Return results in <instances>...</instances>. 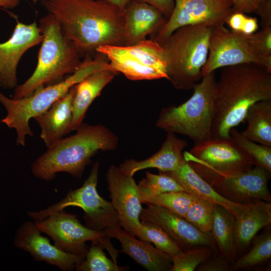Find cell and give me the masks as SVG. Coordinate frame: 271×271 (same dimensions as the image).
Masks as SVG:
<instances>
[{
  "label": "cell",
  "mask_w": 271,
  "mask_h": 271,
  "mask_svg": "<svg viewBox=\"0 0 271 271\" xmlns=\"http://www.w3.org/2000/svg\"><path fill=\"white\" fill-rule=\"evenodd\" d=\"M216 82L215 71L202 77L187 100L161 110L156 126L167 133L185 136L195 144L211 139Z\"/></svg>",
  "instance_id": "cell-7"
},
{
  "label": "cell",
  "mask_w": 271,
  "mask_h": 271,
  "mask_svg": "<svg viewBox=\"0 0 271 271\" xmlns=\"http://www.w3.org/2000/svg\"><path fill=\"white\" fill-rule=\"evenodd\" d=\"M41 233L34 222L26 221L17 231L14 245L28 252L35 261L55 265L62 271L73 270L76 264L84 259L57 248Z\"/></svg>",
  "instance_id": "cell-17"
},
{
  "label": "cell",
  "mask_w": 271,
  "mask_h": 271,
  "mask_svg": "<svg viewBox=\"0 0 271 271\" xmlns=\"http://www.w3.org/2000/svg\"><path fill=\"white\" fill-rule=\"evenodd\" d=\"M164 173L172 177L187 193L224 207L234 217L243 206V204L232 202L217 193L184 159L176 170Z\"/></svg>",
  "instance_id": "cell-23"
},
{
  "label": "cell",
  "mask_w": 271,
  "mask_h": 271,
  "mask_svg": "<svg viewBox=\"0 0 271 271\" xmlns=\"http://www.w3.org/2000/svg\"><path fill=\"white\" fill-rule=\"evenodd\" d=\"M142 226L134 236L147 242H152L158 249L171 256L183 253V250L164 230L157 225L141 221Z\"/></svg>",
  "instance_id": "cell-30"
},
{
  "label": "cell",
  "mask_w": 271,
  "mask_h": 271,
  "mask_svg": "<svg viewBox=\"0 0 271 271\" xmlns=\"http://www.w3.org/2000/svg\"><path fill=\"white\" fill-rule=\"evenodd\" d=\"M187 142L168 132L166 140L160 149L150 157L141 161L129 159L124 161L119 166L124 173L133 176L138 171L149 168H156L160 172H171L176 170L184 160L183 149Z\"/></svg>",
  "instance_id": "cell-21"
},
{
  "label": "cell",
  "mask_w": 271,
  "mask_h": 271,
  "mask_svg": "<svg viewBox=\"0 0 271 271\" xmlns=\"http://www.w3.org/2000/svg\"><path fill=\"white\" fill-rule=\"evenodd\" d=\"M271 257V233L263 232L256 237L250 250L232 265L234 270L253 266L264 262Z\"/></svg>",
  "instance_id": "cell-33"
},
{
  "label": "cell",
  "mask_w": 271,
  "mask_h": 271,
  "mask_svg": "<svg viewBox=\"0 0 271 271\" xmlns=\"http://www.w3.org/2000/svg\"><path fill=\"white\" fill-rule=\"evenodd\" d=\"M254 13L259 16L262 28L271 27V0H263Z\"/></svg>",
  "instance_id": "cell-41"
},
{
  "label": "cell",
  "mask_w": 271,
  "mask_h": 271,
  "mask_svg": "<svg viewBox=\"0 0 271 271\" xmlns=\"http://www.w3.org/2000/svg\"><path fill=\"white\" fill-rule=\"evenodd\" d=\"M105 235L115 238L120 243L123 252L141 266L149 271H171L172 256L150 244L149 242L136 238L120 226L109 229Z\"/></svg>",
  "instance_id": "cell-18"
},
{
  "label": "cell",
  "mask_w": 271,
  "mask_h": 271,
  "mask_svg": "<svg viewBox=\"0 0 271 271\" xmlns=\"http://www.w3.org/2000/svg\"><path fill=\"white\" fill-rule=\"evenodd\" d=\"M38 27L43 39L37 67L24 83L16 86L13 98L29 96L39 87L62 81L66 74L73 73L81 63V53L64 34L53 15L49 13L42 17Z\"/></svg>",
  "instance_id": "cell-4"
},
{
  "label": "cell",
  "mask_w": 271,
  "mask_h": 271,
  "mask_svg": "<svg viewBox=\"0 0 271 271\" xmlns=\"http://www.w3.org/2000/svg\"><path fill=\"white\" fill-rule=\"evenodd\" d=\"M212 28L205 24L185 26L159 43L164 50L167 79L175 88L191 90L202 78Z\"/></svg>",
  "instance_id": "cell-6"
},
{
  "label": "cell",
  "mask_w": 271,
  "mask_h": 271,
  "mask_svg": "<svg viewBox=\"0 0 271 271\" xmlns=\"http://www.w3.org/2000/svg\"><path fill=\"white\" fill-rule=\"evenodd\" d=\"M247 36L229 30L224 25L213 27L207 59L201 71L202 77L220 68L245 63L259 65L271 73V60L255 53Z\"/></svg>",
  "instance_id": "cell-11"
},
{
  "label": "cell",
  "mask_w": 271,
  "mask_h": 271,
  "mask_svg": "<svg viewBox=\"0 0 271 271\" xmlns=\"http://www.w3.org/2000/svg\"><path fill=\"white\" fill-rule=\"evenodd\" d=\"M116 48L118 51L135 58L146 65L166 72L164 50L159 43L152 39H145L132 45L116 46Z\"/></svg>",
  "instance_id": "cell-28"
},
{
  "label": "cell",
  "mask_w": 271,
  "mask_h": 271,
  "mask_svg": "<svg viewBox=\"0 0 271 271\" xmlns=\"http://www.w3.org/2000/svg\"><path fill=\"white\" fill-rule=\"evenodd\" d=\"M74 86L42 114L34 118L41 131L40 137L47 148L72 130Z\"/></svg>",
  "instance_id": "cell-20"
},
{
  "label": "cell",
  "mask_w": 271,
  "mask_h": 271,
  "mask_svg": "<svg viewBox=\"0 0 271 271\" xmlns=\"http://www.w3.org/2000/svg\"><path fill=\"white\" fill-rule=\"evenodd\" d=\"M233 12L250 13L255 12L263 0H230Z\"/></svg>",
  "instance_id": "cell-40"
},
{
  "label": "cell",
  "mask_w": 271,
  "mask_h": 271,
  "mask_svg": "<svg viewBox=\"0 0 271 271\" xmlns=\"http://www.w3.org/2000/svg\"><path fill=\"white\" fill-rule=\"evenodd\" d=\"M76 130L73 135L48 147L32 163L31 171L35 177L48 181L57 173L66 172L80 178L93 156L117 147L118 137L103 125L82 123Z\"/></svg>",
  "instance_id": "cell-3"
},
{
  "label": "cell",
  "mask_w": 271,
  "mask_h": 271,
  "mask_svg": "<svg viewBox=\"0 0 271 271\" xmlns=\"http://www.w3.org/2000/svg\"><path fill=\"white\" fill-rule=\"evenodd\" d=\"M230 139L252 160L254 165L271 172V147L255 143L243 137L235 127L229 132Z\"/></svg>",
  "instance_id": "cell-31"
},
{
  "label": "cell",
  "mask_w": 271,
  "mask_h": 271,
  "mask_svg": "<svg viewBox=\"0 0 271 271\" xmlns=\"http://www.w3.org/2000/svg\"><path fill=\"white\" fill-rule=\"evenodd\" d=\"M194 198V196L186 191H172L146 198L142 201V203L151 204L165 208L185 218Z\"/></svg>",
  "instance_id": "cell-32"
},
{
  "label": "cell",
  "mask_w": 271,
  "mask_h": 271,
  "mask_svg": "<svg viewBox=\"0 0 271 271\" xmlns=\"http://www.w3.org/2000/svg\"><path fill=\"white\" fill-rule=\"evenodd\" d=\"M106 179L110 202L117 212L120 227L134 236L142 226L140 217L143 208L133 176L111 165L107 169Z\"/></svg>",
  "instance_id": "cell-13"
},
{
  "label": "cell",
  "mask_w": 271,
  "mask_h": 271,
  "mask_svg": "<svg viewBox=\"0 0 271 271\" xmlns=\"http://www.w3.org/2000/svg\"><path fill=\"white\" fill-rule=\"evenodd\" d=\"M198 271H227L229 264L227 259L223 257H217L208 259L196 268Z\"/></svg>",
  "instance_id": "cell-39"
},
{
  "label": "cell",
  "mask_w": 271,
  "mask_h": 271,
  "mask_svg": "<svg viewBox=\"0 0 271 271\" xmlns=\"http://www.w3.org/2000/svg\"><path fill=\"white\" fill-rule=\"evenodd\" d=\"M270 173L257 166L246 171L217 178L209 184L219 194L235 203L254 200L270 202L267 187Z\"/></svg>",
  "instance_id": "cell-14"
},
{
  "label": "cell",
  "mask_w": 271,
  "mask_h": 271,
  "mask_svg": "<svg viewBox=\"0 0 271 271\" xmlns=\"http://www.w3.org/2000/svg\"><path fill=\"white\" fill-rule=\"evenodd\" d=\"M159 10L165 17L169 18L174 10L175 0H141Z\"/></svg>",
  "instance_id": "cell-42"
},
{
  "label": "cell",
  "mask_w": 271,
  "mask_h": 271,
  "mask_svg": "<svg viewBox=\"0 0 271 271\" xmlns=\"http://www.w3.org/2000/svg\"><path fill=\"white\" fill-rule=\"evenodd\" d=\"M232 31L245 35H250L258 29V20L255 17H250L244 13L233 12L226 19L225 23Z\"/></svg>",
  "instance_id": "cell-38"
},
{
  "label": "cell",
  "mask_w": 271,
  "mask_h": 271,
  "mask_svg": "<svg viewBox=\"0 0 271 271\" xmlns=\"http://www.w3.org/2000/svg\"><path fill=\"white\" fill-rule=\"evenodd\" d=\"M96 52L103 55L112 67L131 80L167 79L165 71L146 65L134 58L119 52L114 45H105L97 48Z\"/></svg>",
  "instance_id": "cell-25"
},
{
  "label": "cell",
  "mask_w": 271,
  "mask_h": 271,
  "mask_svg": "<svg viewBox=\"0 0 271 271\" xmlns=\"http://www.w3.org/2000/svg\"><path fill=\"white\" fill-rule=\"evenodd\" d=\"M234 217L224 207L215 204L210 233L222 257L232 259L236 249L234 235Z\"/></svg>",
  "instance_id": "cell-27"
},
{
  "label": "cell",
  "mask_w": 271,
  "mask_h": 271,
  "mask_svg": "<svg viewBox=\"0 0 271 271\" xmlns=\"http://www.w3.org/2000/svg\"><path fill=\"white\" fill-rule=\"evenodd\" d=\"M248 43L259 56L271 60V27L262 28L254 33L247 36Z\"/></svg>",
  "instance_id": "cell-37"
},
{
  "label": "cell",
  "mask_w": 271,
  "mask_h": 271,
  "mask_svg": "<svg viewBox=\"0 0 271 271\" xmlns=\"http://www.w3.org/2000/svg\"><path fill=\"white\" fill-rule=\"evenodd\" d=\"M99 169V164L96 161L80 188L69 190L64 198L47 208L27 212V214L34 220H42L66 207L75 206L84 211V225L92 230L104 234L109 229L120 226L117 212L111 202L102 198L97 191Z\"/></svg>",
  "instance_id": "cell-8"
},
{
  "label": "cell",
  "mask_w": 271,
  "mask_h": 271,
  "mask_svg": "<svg viewBox=\"0 0 271 271\" xmlns=\"http://www.w3.org/2000/svg\"><path fill=\"white\" fill-rule=\"evenodd\" d=\"M184 159L209 184L223 176L252 168L250 157L230 139L211 138L195 144Z\"/></svg>",
  "instance_id": "cell-9"
},
{
  "label": "cell",
  "mask_w": 271,
  "mask_h": 271,
  "mask_svg": "<svg viewBox=\"0 0 271 271\" xmlns=\"http://www.w3.org/2000/svg\"><path fill=\"white\" fill-rule=\"evenodd\" d=\"M246 128L241 133L255 143L271 147V99L258 101L248 109Z\"/></svg>",
  "instance_id": "cell-26"
},
{
  "label": "cell",
  "mask_w": 271,
  "mask_h": 271,
  "mask_svg": "<svg viewBox=\"0 0 271 271\" xmlns=\"http://www.w3.org/2000/svg\"><path fill=\"white\" fill-rule=\"evenodd\" d=\"M232 13L230 0H175L172 13L152 40L159 43L185 26L224 25Z\"/></svg>",
  "instance_id": "cell-12"
},
{
  "label": "cell",
  "mask_w": 271,
  "mask_h": 271,
  "mask_svg": "<svg viewBox=\"0 0 271 271\" xmlns=\"http://www.w3.org/2000/svg\"><path fill=\"white\" fill-rule=\"evenodd\" d=\"M43 39L36 22L28 25L17 22L11 37L0 43L1 87L17 86V69L20 60L28 50L42 42Z\"/></svg>",
  "instance_id": "cell-16"
},
{
  "label": "cell",
  "mask_w": 271,
  "mask_h": 271,
  "mask_svg": "<svg viewBox=\"0 0 271 271\" xmlns=\"http://www.w3.org/2000/svg\"><path fill=\"white\" fill-rule=\"evenodd\" d=\"M141 202L148 198L172 191H185L170 175L160 172L159 174L146 173V177L137 184Z\"/></svg>",
  "instance_id": "cell-29"
},
{
  "label": "cell",
  "mask_w": 271,
  "mask_h": 271,
  "mask_svg": "<svg viewBox=\"0 0 271 271\" xmlns=\"http://www.w3.org/2000/svg\"><path fill=\"white\" fill-rule=\"evenodd\" d=\"M75 269L77 271H123L126 268L107 258L100 246L92 244L85 258L76 264Z\"/></svg>",
  "instance_id": "cell-35"
},
{
  "label": "cell",
  "mask_w": 271,
  "mask_h": 271,
  "mask_svg": "<svg viewBox=\"0 0 271 271\" xmlns=\"http://www.w3.org/2000/svg\"><path fill=\"white\" fill-rule=\"evenodd\" d=\"M215 205L212 202L194 196L184 218L201 231L210 233Z\"/></svg>",
  "instance_id": "cell-34"
},
{
  "label": "cell",
  "mask_w": 271,
  "mask_h": 271,
  "mask_svg": "<svg viewBox=\"0 0 271 271\" xmlns=\"http://www.w3.org/2000/svg\"><path fill=\"white\" fill-rule=\"evenodd\" d=\"M213 249L207 246H200L183 251L172 256L171 271H194L212 254Z\"/></svg>",
  "instance_id": "cell-36"
},
{
  "label": "cell",
  "mask_w": 271,
  "mask_h": 271,
  "mask_svg": "<svg viewBox=\"0 0 271 271\" xmlns=\"http://www.w3.org/2000/svg\"><path fill=\"white\" fill-rule=\"evenodd\" d=\"M119 8L121 11L124 10L130 0H105Z\"/></svg>",
  "instance_id": "cell-44"
},
{
  "label": "cell",
  "mask_w": 271,
  "mask_h": 271,
  "mask_svg": "<svg viewBox=\"0 0 271 271\" xmlns=\"http://www.w3.org/2000/svg\"><path fill=\"white\" fill-rule=\"evenodd\" d=\"M34 222L41 232L49 236L54 245L63 251L84 258L88 250L86 242L91 241L106 249L112 260L116 261L119 251L114 248L110 238L82 225L75 214L64 209Z\"/></svg>",
  "instance_id": "cell-10"
},
{
  "label": "cell",
  "mask_w": 271,
  "mask_h": 271,
  "mask_svg": "<svg viewBox=\"0 0 271 271\" xmlns=\"http://www.w3.org/2000/svg\"><path fill=\"white\" fill-rule=\"evenodd\" d=\"M271 99V73L253 63L222 68L216 82L212 138L230 139L255 103Z\"/></svg>",
  "instance_id": "cell-2"
},
{
  "label": "cell",
  "mask_w": 271,
  "mask_h": 271,
  "mask_svg": "<svg viewBox=\"0 0 271 271\" xmlns=\"http://www.w3.org/2000/svg\"><path fill=\"white\" fill-rule=\"evenodd\" d=\"M0 209H1V207H0Z\"/></svg>",
  "instance_id": "cell-46"
},
{
  "label": "cell",
  "mask_w": 271,
  "mask_h": 271,
  "mask_svg": "<svg viewBox=\"0 0 271 271\" xmlns=\"http://www.w3.org/2000/svg\"><path fill=\"white\" fill-rule=\"evenodd\" d=\"M101 56L86 58L76 70L62 81L37 89L31 95L20 99H10L0 91V102L7 110V115L1 120L9 128L16 130L17 143L25 145L26 136H33L29 125L30 118L42 114L70 89L85 77L98 71L114 69Z\"/></svg>",
  "instance_id": "cell-5"
},
{
  "label": "cell",
  "mask_w": 271,
  "mask_h": 271,
  "mask_svg": "<svg viewBox=\"0 0 271 271\" xmlns=\"http://www.w3.org/2000/svg\"><path fill=\"white\" fill-rule=\"evenodd\" d=\"M81 54L105 45L124 46L123 12L105 0H42Z\"/></svg>",
  "instance_id": "cell-1"
},
{
  "label": "cell",
  "mask_w": 271,
  "mask_h": 271,
  "mask_svg": "<svg viewBox=\"0 0 271 271\" xmlns=\"http://www.w3.org/2000/svg\"><path fill=\"white\" fill-rule=\"evenodd\" d=\"M118 72L113 70H102L88 75L74 85L73 100L72 130L82 123L85 113L94 100Z\"/></svg>",
  "instance_id": "cell-24"
},
{
  "label": "cell",
  "mask_w": 271,
  "mask_h": 271,
  "mask_svg": "<svg viewBox=\"0 0 271 271\" xmlns=\"http://www.w3.org/2000/svg\"><path fill=\"white\" fill-rule=\"evenodd\" d=\"M143 208L140 221L154 224L164 230L183 249L207 246L213 250L216 247L210 232H203L184 218L168 209L151 204Z\"/></svg>",
  "instance_id": "cell-15"
},
{
  "label": "cell",
  "mask_w": 271,
  "mask_h": 271,
  "mask_svg": "<svg viewBox=\"0 0 271 271\" xmlns=\"http://www.w3.org/2000/svg\"><path fill=\"white\" fill-rule=\"evenodd\" d=\"M124 46L132 45L157 32L167 20L157 9L141 0H130L124 12Z\"/></svg>",
  "instance_id": "cell-19"
},
{
  "label": "cell",
  "mask_w": 271,
  "mask_h": 271,
  "mask_svg": "<svg viewBox=\"0 0 271 271\" xmlns=\"http://www.w3.org/2000/svg\"><path fill=\"white\" fill-rule=\"evenodd\" d=\"M234 235L236 249L248 245L258 232L271 223V204L254 200L243 204L234 217Z\"/></svg>",
  "instance_id": "cell-22"
},
{
  "label": "cell",
  "mask_w": 271,
  "mask_h": 271,
  "mask_svg": "<svg viewBox=\"0 0 271 271\" xmlns=\"http://www.w3.org/2000/svg\"><path fill=\"white\" fill-rule=\"evenodd\" d=\"M38 0H32V1L35 3Z\"/></svg>",
  "instance_id": "cell-45"
},
{
  "label": "cell",
  "mask_w": 271,
  "mask_h": 271,
  "mask_svg": "<svg viewBox=\"0 0 271 271\" xmlns=\"http://www.w3.org/2000/svg\"><path fill=\"white\" fill-rule=\"evenodd\" d=\"M19 4V0H0V8L12 9Z\"/></svg>",
  "instance_id": "cell-43"
}]
</instances>
